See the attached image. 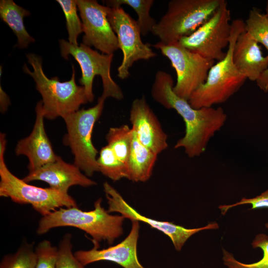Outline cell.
<instances>
[{"mask_svg":"<svg viewBox=\"0 0 268 268\" xmlns=\"http://www.w3.org/2000/svg\"><path fill=\"white\" fill-rule=\"evenodd\" d=\"M105 100L100 97L94 107L78 110L63 118L67 129L64 142L71 149L74 164L87 177L99 171L98 151L92 143L91 136L95 123L102 113Z\"/></svg>","mask_w":268,"mask_h":268,"instance_id":"7","label":"cell"},{"mask_svg":"<svg viewBox=\"0 0 268 268\" xmlns=\"http://www.w3.org/2000/svg\"><path fill=\"white\" fill-rule=\"evenodd\" d=\"M244 22L245 32L258 43L262 44L268 52V17L266 14L253 7Z\"/></svg>","mask_w":268,"mask_h":268,"instance_id":"25","label":"cell"},{"mask_svg":"<svg viewBox=\"0 0 268 268\" xmlns=\"http://www.w3.org/2000/svg\"><path fill=\"white\" fill-rule=\"evenodd\" d=\"M107 6L113 8L126 4L131 6L138 16L137 23L141 34L145 36L152 32L157 22L150 15V10L154 2V0H106Z\"/></svg>","mask_w":268,"mask_h":268,"instance_id":"21","label":"cell"},{"mask_svg":"<svg viewBox=\"0 0 268 268\" xmlns=\"http://www.w3.org/2000/svg\"><path fill=\"white\" fill-rule=\"evenodd\" d=\"M103 188L108 204L107 211L109 213L118 212L132 221H141L149 224L151 227L167 235L177 251H180L187 240L195 233L202 230L216 229L219 227L217 222H213L203 227L189 229L172 222L158 221L147 217L139 213L130 205L120 194L108 182L103 184Z\"/></svg>","mask_w":268,"mask_h":268,"instance_id":"13","label":"cell"},{"mask_svg":"<svg viewBox=\"0 0 268 268\" xmlns=\"http://www.w3.org/2000/svg\"><path fill=\"white\" fill-rule=\"evenodd\" d=\"M132 222L129 235L119 244L102 250L94 246L89 250L77 251L74 253L75 257L84 267L100 261H108L124 268H145L139 263L137 256L139 222Z\"/></svg>","mask_w":268,"mask_h":268,"instance_id":"15","label":"cell"},{"mask_svg":"<svg viewBox=\"0 0 268 268\" xmlns=\"http://www.w3.org/2000/svg\"><path fill=\"white\" fill-rule=\"evenodd\" d=\"M30 12L16 4L12 0L0 1V17L13 31L17 37V42L14 47L24 49L35 40L27 32L24 25L23 19Z\"/></svg>","mask_w":268,"mask_h":268,"instance_id":"20","label":"cell"},{"mask_svg":"<svg viewBox=\"0 0 268 268\" xmlns=\"http://www.w3.org/2000/svg\"><path fill=\"white\" fill-rule=\"evenodd\" d=\"M157 154L142 144L133 131L131 150L127 162V179L144 182L151 177Z\"/></svg>","mask_w":268,"mask_h":268,"instance_id":"19","label":"cell"},{"mask_svg":"<svg viewBox=\"0 0 268 268\" xmlns=\"http://www.w3.org/2000/svg\"><path fill=\"white\" fill-rule=\"evenodd\" d=\"M266 14L268 17V0L267 1V6H266Z\"/></svg>","mask_w":268,"mask_h":268,"instance_id":"33","label":"cell"},{"mask_svg":"<svg viewBox=\"0 0 268 268\" xmlns=\"http://www.w3.org/2000/svg\"><path fill=\"white\" fill-rule=\"evenodd\" d=\"M173 83L169 73L162 70L157 71L151 88V96L165 108L175 110L185 122V135L177 141L174 148H184L190 158L199 156L205 152L209 140L224 126L227 115L221 107L193 108L188 100L174 92Z\"/></svg>","mask_w":268,"mask_h":268,"instance_id":"1","label":"cell"},{"mask_svg":"<svg viewBox=\"0 0 268 268\" xmlns=\"http://www.w3.org/2000/svg\"><path fill=\"white\" fill-rule=\"evenodd\" d=\"M76 3L84 33L82 43L103 54H113L120 48L108 20L109 7L95 0H76Z\"/></svg>","mask_w":268,"mask_h":268,"instance_id":"12","label":"cell"},{"mask_svg":"<svg viewBox=\"0 0 268 268\" xmlns=\"http://www.w3.org/2000/svg\"><path fill=\"white\" fill-rule=\"evenodd\" d=\"M80 171L74 164L67 163L58 156L54 162L29 172L22 180L26 183L42 181L48 183L50 188L67 193L73 186L88 187L96 185V182Z\"/></svg>","mask_w":268,"mask_h":268,"instance_id":"17","label":"cell"},{"mask_svg":"<svg viewBox=\"0 0 268 268\" xmlns=\"http://www.w3.org/2000/svg\"><path fill=\"white\" fill-rule=\"evenodd\" d=\"M26 57L33 70H30L26 65H24L23 70L33 78L36 89L42 96L45 118L49 120L58 117L64 118L78 111L81 104L88 102L84 87L76 84L73 66L70 79L61 82L58 77H47L43 71L42 60L40 56L29 53Z\"/></svg>","mask_w":268,"mask_h":268,"instance_id":"4","label":"cell"},{"mask_svg":"<svg viewBox=\"0 0 268 268\" xmlns=\"http://www.w3.org/2000/svg\"><path fill=\"white\" fill-rule=\"evenodd\" d=\"M37 257L33 243L24 242L14 254L5 255L0 268H36Z\"/></svg>","mask_w":268,"mask_h":268,"instance_id":"26","label":"cell"},{"mask_svg":"<svg viewBox=\"0 0 268 268\" xmlns=\"http://www.w3.org/2000/svg\"><path fill=\"white\" fill-rule=\"evenodd\" d=\"M153 46L170 60L176 72L174 92L188 101L192 94L205 82L215 61L187 49L179 42L168 45L159 42Z\"/></svg>","mask_w":268,"mask_h":268,"instance_id":"9","label":"cell"},{"mask_svg":"<svg viewBox=\"0 0 268 268\" xmlns=\"http://www.w3.org/2000/svg\"><path fill=\"white\" fill-rule=\"evenodd\" d=\"M97 158L99 172L114 181L128 177L127 164L121 160L108 146L103 147Z\"/></svg>","mask_w":268,"mask_h":268,"instance_id":"23","label":"cell"},{"mask_svg":"<svg viewBox=\"0 0 268 268\" xmlns=\"http://www.w3.org/2000/svg\"><path fill=\"white\" fill-rule=\"evenodd\" d=\"M245 31V22L236 19L231 22V31L225 57L209 69L205 82L188 100L194 109L210 107L226 102L237 92L247 79L235 67L232 59L234 46L238 36Z\"/></svg>","mask_w":268,"mask_h":268,"instance_id":"3","label":"cell"},{"mask_svg":"<svg viewBox=\"0 0 268 268\" xmlns=\"http://www.w3.org/2000/svg\"><path fill=\"white\" fill-rule=\"evenodd\" d=\"M35 252L37 257L36 268H56L58 248L44 240L38 243Z\"/></svg>","mask_w":268,"mask_h":268,"instance_id":"29","label":"cell"},{"mask_svg":"<svg viewBox=\"0 0 268 268\" xmlns=\"http://www.w3.org/2000/svg\"><path fill=\"white\" fill-rule=\"evenodd\" d=\"M244 204H251L252 206L250 208V210L268 207V189L255 198L250 199L244 198L240 201L234 204L220 205L218 208L220 209L221 213L224 215L230 208Z\"/></svg>","mask_w":268,"mask_h":268,"instance_id":"30","label":"cell"},{"mask_svg":"<svg viewBox=\"0 0 268 268\" xmlns=\"http://www.w3.org/2000/svg\"><path fill=\"white\" fill-rule=\"evenodd\" d=\"M130 121L132 129L144 146L157 155L167 148V135L144 97L133 101Z\"/></svg>","mask_w":268,"mask_h":268,"instance_id":"14","label":"cell"},{"mask_svg":"<svg viewBox=\"0 0 268 268\" xmlns=\"http://www.w3.org/2000/svg\"><path fill=\"white\" fill-rule=\"evenodd\" d=\"M222 0H171L166 13L152 33L165 45L178 42L193 34L206 22Z\"/></svg>","mask_w":268,"mask_h":268,"instance_id":"6","label":"cell"},{"mask_svg":"<svg viewBox=\"0 0 268 268\" xmlns=\"http://www.w3.org/2000/svg\"><path fill=\"white\" fill-rule=\"evenodd\" d=\"M232 59L239 72L251 81H256L268 68V55L263 56L258 43L245 31L236 41Z\"/></svg>","mask_w":268,"mask_h":268,"instance_id":"18","label":"cell"},{"mask_svg":"<svg viewBox=\"0 0 268 268\" xmlns=\"http://www.w3.org/2000/svg\"><path fill=\"white\" fill-rule=\"evenodd\" d=\"M72 235L66 234L59 243L56 268H84L72 252Z\"/></svg>","mask_w":268,"mask_h":268,"instance_id":"28","label":"cell"},{"mask_svg":"<svg viewBox=\"0 0 268 268\" xmlns=\"http://www.w3.org/2000/svg\"><path fill=\"white\" fill-rule=\"evenodd\" d=\"M62 7L66 20V27L68 34V42L74 46H78L77 38L83 32L82 22L77 11L76 0H56Z\"/></svg>","mask_w":268,"mask_h":268,"instance_id":"27","label":"cell"},{"mask_svg":"<svg viewBox=\"0 0 268 268\" xmlns=\"http://www.w3.org/2000/svg\"><path fill=\"white\" fill-rule=\"evenodd\" d=\"M133 136V130L127 125L110 128L106 135L107 145L126 163L131 150Z\"/></svg>","mask_w":268,"mask_h":268,"instance_id":"22","label":"cell"},{"mask_svg":"<svg viewBox=\"0 0 268 268\" xmlns=\"http://www.w3.org/2000/svg\"><path fill=\"white\" fill-rule=\"evenodd\" d=\"M35 111L36 118L32 132L19 140L15 148L16 155H24L28 158L29 172L54 162L58 156L45 130L42 100L37 103Z\"/></svg>","mask_w":268,"mask_h":268,"instance_id":"16","label":"cell"},{"mask_svg":"<svg viewBox=\"0 0 268 268\" xmlns=\"http://www.w3.org/2000/svg\"><path fill=\"white\" fill-rule=\"evenodd\" d=\"M102 200L98 199L94 202V208L90 211H83L78 207H61L42 216L38 223L37 234H44L54 228L69 226L89 235L94 246L97 248L102 241L113 244L123 233L125 218L109 214L102 206Z\"/></svg>","mask_w":268,"mask_h":268,"instance_id":"2","label":"cell"},{"mask_svg":"<svg viewBox=\"0 0 268 268\" xmlns=\"http://www.w3.org/2000/svg\"><path fill=\"white\" fill-rule=\"evenodd\" d=\"M230 10L222 0L211 17L191 35L179 42L187 49L214 61L222 60L226 55L231 31Z\"/></svg>","mask_w":268,"mask_h":268,"instance_id":"10","label":"cell"},{"mask_svg":"<svg viewBox=\"0 0 268 268\" xmlns=\"http://www.w3.org/2000/svg\"><path fill=\"white\" fill-rule=\"evenodd\" d=\"M108 18L123 55L117 75L120 79H125L129 76V69L135 62L153 58L156 53L142 42L137 21L122 6L109 7Z\"/></svg>","mask_w":268,"mask_h":268,"instance_id":"11","label":"cell"},{"mask_svg":"<svg viewBox=\"0 0 268 268\" xmlns=\"http://www.w3.org/2000/svg\"><path fill=\"white\" fill-rule=\"evenodd\" d=\"M268 228V222L266 224ZM254 248H260L263 252V256L259 261L245 264L237 261L233 255L223 250L222 260L228 268H268V236L263 233L257 235L252 243Z\"/></svg>","mask_w":268,"mask_h":268,"instance_id":"24","label":"cell"},{"mask_svg":"<svg viewBox=\"0 0 268 268\" xmlns=\"http://www.w3.org/2000/svg\"><path fill=\"white\" fill-rule=\"evenodd\" d=\"M5 134H0V196L10 198L19 204H30L40 214L47 215L63 207H78L68 193L51 188L31 185L13 175L4 161Z\"/></svg>","mask_w":268,"mask_h":268,"instance_id":"5","label":"cell"},{"mask_svg":"<svg viewBox=\"0 0 268 268\" xmlns=\"http://www.w3.org/2000/svg\"><path fill=\"white\" fill-rule=\"evenodd\" d=\"M0 105L1 112H5L10 104V100L7 94L0 86Z\"/></svg>","mask_w":268,"mask_h":268,"instance_id":"32","label":"cell"},{"mask_svg":"<svg viewBox=\"0 0 268 268\" xmlns=\"http://www.w3.org/2000/svg\"><path fill=\"white\" fill-rule=\"evenodd\" d=\"M62 57L67 60L71 55L78 63L81 70L80 84L84 87L88 102H93L94 95L92 91L94 77L98 75L101 77L103 92L100 96L106 100L111 97L121 100L124 94L120 86L112 79L111 66L114 54H100L90 47L81 43L74 46L64 39L59 40Z\"/></svg>","mask_w":268,"mask_h":268,"instance_id":"8","label":"cell"},{"mask_svg":"<svg viewBox=\"0 0 268 268\" xmlns=\"http://www.w3.org/2000/svg\"><path fill=\"white\" fill-rule=\"evenodd\" d=\"M256 82L261 90L265 92H268V68L263 72Z\"/></svg>","mask_w":268,"mask_h":268,"instance_id":"31","label":"cell"}]
</instances>
